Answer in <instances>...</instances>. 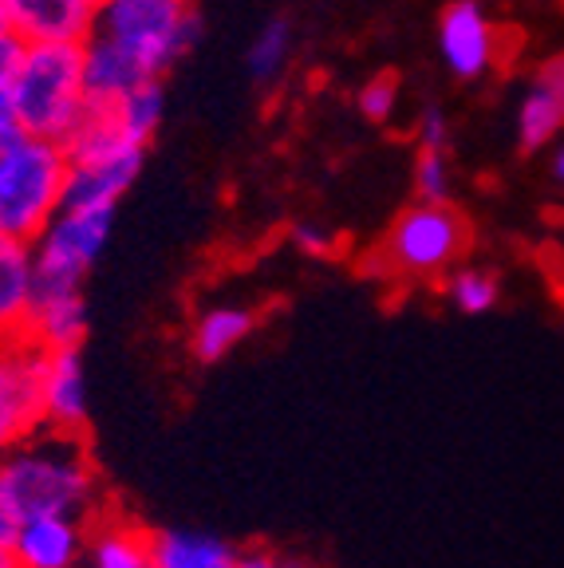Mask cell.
Masks as SVG:
<instances>
[{
	"instance_id": "1",
	"label": "cell",
	"mask_w": 564,
	"mask_h": 568,
	"mask_svg": "<svg viewBox=\"0 0 564 568\" xmlns=\"http://www.w3.org/2000/svg\"><path fill=\"white\" fill-rule=\"evenodd\" d=\"M12 506L24 517H71L95 525L103 517V481L83 435L36 430L9 454H0Z\"/></svg>"
},
{
	"instance_id": "2",
	"label": "cell",
	"mask_w": 564,
	"mask_h": 568,
	"mask_svg": "<svg viewBox=\"0 0 564 568\" xmlns=\"http://www.w3.org/2000/svg\"><path fill=\"white\" fill-rule=\"evenodd\" d=\"M63 142L36 139L20 126L0 131V237L36 245L63 210Z\"/></svg>"
},
{
	"instance_id": "3",
	"label": "cell",
	"mask_w": 564,
	"mask_h": 568,
	"mask_svg": "<svg viewBox=\"0 0 564 568\" xmlns=\"http://www.w3.org/2000/svg\"><path fill=\"white\" fill-rule=\"evenodd\" d=\"M9 83L17 99V126L36 139L68 142L91 111L83 95L80 44H24Z\"/></svg>"
},
{
	"instance_id": "4",
	"label": "cell",
	"mask_w": 564,
	"mask_h": 568,
	"mask_svg": "<svg viewBox=\"0 0 564 568\" xmlns=\"http://www.w3.org/2000/svg\"><path fill=\"white\" fill-rule=\"evenodd\" d=\"M466 248L470 222L462 217V210H454L450 202H415L399 213L387 237L375 245V261H380L383 276L434 281V276L454 273L459 261L466 257Z\"/></svg>"
},
{
	"instance_id": "5",
	"label": "cell",
	"mask_w": 564,
	"mask_h": 568,
	"mask_svg": "<svg viewBox=\"0 0 564 568\" xmlns=\"http://www.w3.org/2000/svg\"><path fill=\"white\" fill-rule=\"evenodd\" d=\"M95 36L115 40L154 80H162V71L202 40V17L190 0H103Z\"/></svg>"
},
{
	"instance_id": "6",
	"label": "cell",
	"mask_w": 564,
	"mask_h": 568,
	"mask_svg": "<svg viewBox=\"0 0 564 568\" xmlns=\"http://www.w3.org/2000/svg\"><path fill=\"white\" fill-rule=\"evenodd\" d=\"M115 230V210H60L36 237L32 301L48 296H80L88 268L103 257Z\"/></svg>"
},
{
	"instance_id": "7",
	"label": "cell",
	"mask_w": 564,
	"mask_h": 568,
	"mask_svg": "<svg viewBox=\"0 0 564 568\" xmlns=\"http://www.w3.org/2000/svg\"><path fill=\"white\" fill-rule=\"evenodd\" d=\"M44 359L32 339H0V454L44 430Z\"/></svg>"
},
{
	"instance_id": "8",
	"label": "cell",
	"mask_w": 564,
	"mask_h": 568,
	"mask_svg": "<svg viewBox=\"0 0 564 568\" xmlns=\"http://www.w3.org/2000/svg\"><path fill=\"white\" fill-rule=\"evenodd\" d=\"M439 52L450 75L482 80L485 71L497 68L502 36H497V24L485 17L477 0H450L439 17Z\"/></svg>"
},
{
	"instance_id": "9",
	"label": "cell",
	"mask_w": 564,
	"mask_h": 568,
	"mask_svg": "<svg viewBox=\"0 0 564 568\" xmlns=\"http://www.w3.org/2000/svg\"><path fill=\"white\" fill-rule=\"evenodd\" d=\"M142 166H147V146H131L111 159L68 162L63 210H115L119 197L139 182Z\"/></svg>"
},
{
	"instance_id": "10",
	"label": "cell",
	"mask_w": 564,
	"mask_h": 568,
	"mask_svg": "<svg viewBox=\"0 0 564 568\" xmlns=\"http://www.w3.org/2000/svg\"><path fill=\"white\" fill-rule=\"evenodd\" d=\"M91 525L71 517H24L9 552L17 568H83Z\"/></svg>"
},
{
	"instance_id": "11",
	"label": "cell",
	"mask_w": 564,
	"mask_h": 568,
	"mask_svg": "<svg viewBox=\"0 0 564 568\" xmlns=\"http://www.w3.org/2000/svg\"><path fill=\"white\" fill-rule=\"evenodd\" d=\"M83 52V95H88L91 111H111L119 106L134 88H142L147 80H154L127 48H119L115 40L91 32L80 44Z\"/></svg>"
},
{
	"instance_id": "12",
	"label": "cell",
	"mask_w": 564,
	"mask_h": 568,
	"mask_svg": "<svg viewBox=\"0 0 564 568\" xmlns=\"http://www.w3.org/2000/svg\"><path fill=\"white\" fill-rule=\"evenodd\" d=\"M4 17L24 44H83L95 32V12L80 0H4Z\"/></svg>"
},
{
	"instance_id": "13",
	"label": "cell",
	"mask_w": 564,
	"mask_h": 568,
	"mask_svg": "<svg viewBox=\"0 0 564 568\" xmlns=\"http://www.w3.org/2000/svg\"><path fill=\"white\" fill-rule=\"evenodd\" d=\"M44 426L63 435L88 430V375L80 352H48L44 359Z\"/></svg>"
},
{
	"instance_id": "14",
	"label": "cell",
	"mask_w": 564,
	"mask_h": 568,
	"mask_svg": "<svg viewBox=\"0 0 564 568\" xmlns=\"http://www.w3.org/2000/svg\"><path fill=\"white\" fill-rule=\"evenodd\" d=\"M32 268L36 253L28 241L0 237V339L24 336L32 312Z\"/></svg>"
},
{
	"instance_id": "15",
	"label": "cell",
	"mask_w": 564,
	"mask_h": 568,
	"mask_svg": "<svg viewBox=\"0 0 564 568\" xmlns=\"http://www.w3.org/2000/svg\"><path fill=\"white\" fill-rule=\"evenodd\" d=\"M24 339H32L40 352H80V344L88 339V301H83V293L32 301Z\"/></svg>"
},
{
	"instance_id": "16",
	"label": "cell",
	"mask_w": 564,
	"mask_h": 568,
	"mask_svg": "<svg viewBox=\"0 0 564 568\" xmlns=\"http://www.w3.org/2000/svg\"><path fill=\"white\" fill-rule=\"evenodd\" d=\"M256 328V312L249 304H213L190 328V355L198 364H221L230 359Z\"/></svg>"
},
{
	"instance_id": "17",
	"label": "cell",
	"mask_w": 564,
	"mask_h": 568,
	"mask_svg": "<svg viewBox=\"0 0 564 568\" xmlns=\"http://www.w3.org/2000/svg\"><path fill=\"white\" fill-rule=\"evenodd\" d=\"M238 549L213 532L150 529V568H233Z\"/></svg>"
},
{
	"instance_id": "18",
	"label": "cell",
	"mask_w": 564,
	"mask_h": 568,
	"mask_svg": "<svg viewBox=\"0 0 564 568\" xmlns=\"http://www.w3.org/2000/svg\"><path fill=\"white\" fill-rule=\"evenodd\" d=\"M83 568H150V529L123 517H99L91 525Z\"/></svg>"
},
{
	"instance_id": "19",
	"label": "cell",
	"mask_w": 564,
	"mask_h": 568,
	"mask_svg": "<svg viewBox=\"0 0 564 568\" xmlns=\"http://www.w3.org/2000/svg\"><path fill=\"white\" fill-rule=\"evenodd\" d=\"M564 131V106L548 95L541 83H530L525 99L517 106V142L521 151H545L548 142Z\"/></svg>"
},
{
	"instance_id": "20",
	"label": "cell",
	"mask_w": 564,
	"mask_h": 568,
	"mask_svg": "<svg viewBox=\"0 0 564 568\" xmlns=\"http://www.w3.org/2000/svg\"><path fill=\"white\" fill-rule=\"evenodd\" d=\"M111 111H115L127 139L139 142V146H150V139L167 123V88H162V80H147L142 88H134L123 103L111 106Z\"/></svg>"
},
{
	"instance_id": "21",
	"label": "cell",
	"mask_w": 564,
	"mask_h": 568,
	"mask_svg": "<svg viewBox=\"0 0 564 568\" xmlns=\"http://www.w3.org/2000/svg\"><path fill=\"white\" fill-rule=\"evenodd\" d=\"M289 55H292V24L281 17H273L261 32H256L253 44H249L245 68L256 83H273L276 75L289 68Z\"/></svg>"
},
{
	"instance_id": "22",
	"label": "cell",
	"mask_w": 564,
	"mask_h": 568,
	"mask_svg": "<svg viewBox=\"0 0 564 568\" xmlns=\"http://www.w3.org/2000/svg\"><path fill=\"white\" fill-rule=\"evenodd\" d=\"M446 301L462 312V316H482L502 301V284L490 268L459 265L446 276Z\"/></svg>"
},
{
	"instance_id": "23",
	"label": "cell",
	"mask_w": 564,
	"mask_h": 568,
	"mask_svg": "<svg viewBox=\"0 0 564 568\" xmlns=\"http://www.w3.org/2000/svg\"><path fill=\"white\" fill-rule=\"evenodd\" d=\"M355 106L367 123H391L399 106V80L395 75H371L360 91H355Z\"/></svg>"
},
{
	"instance_id": "24",
	"label": "cell",
	"mask_w": 564,
	"mask_h": 568,
	"mask_svg": "<svg viewBox=\"0 0 564 568\" xmlns=\"http://www.w3.org/2000/svg\"><path fill=\"white\" fill-rule=\"evenodd\" d=\"M411 178H415L419 202H431V205L450 202V162H446V154L419 151L415 174H411Z\"/></svg>"
},
{
	"instance_id": "25",
	"label": "cell",
	"mask_w": 564,
	"mask_h": 568,
	"mask_svg": "<svg viewBox=\"0 0 564 568\" xmlns=\"http://www.w3.org/2000/svg\"><path fill=\"white\" fill-rule=\"evenodd\" d=\"M289 241H292V248H300L304 257H335V248H340V241H335V233L332 230H324V225H316V222H296L289 230Z\"/></svg>"
},
{
	"instance_id": "26",
	"label": "cell",
	"mask_w": 564,
	"mask_h": 568,
	"mask_svg": "<svg viewBox=\"0 0 564 568\" xmlns=\"http://www.w3.org/2000/svg\"><path fill=\"white\" fill-rule=\"evenodd\" d=\"M415 142L419 151H431V154H446V142H450V123L442 115V106H423L415 119Z\"/></svg>"
},
{
	"instance_id": "27",
	"label": "cell",
	"mask_w": 564,
	"mask_h": 568,
	"mask_svg": "<svg viewBox=\"0 0 564 568\" xmlns=\"http://www.w3.org/2000/svg\"><path fill=\"white\" fill-rule=\"evenodd\" d=\"M533 83H541V88H545L548 95H553L556 103L564 106V52H556L553 60L541 63L537 75H533Z\"/></svg>"
},
{
	"instance_id": "28",
	"label": "cell",
	"mask_w": 564,
	"mask_h": 568,
	"mask_svg": "<svg viewBox=\"0 0 564 568\" xmlns=\"http://www.w3.org/2000/svg\"><path fill=\"white\" fill-rule=\"evenodd\" d=\"M20 55H24V40L12 28H4L0 32V80H12V71L20 68Z\"/></svg>"
},
{
	"instance_id": "29",
	"label": "cell",
	"mask_w": 564,
	"mask_h": 568,
	"mask_svg": "<svg viewBox=\"0 0 564 568\" xmlns=\"http://www.w3.org/2000/svg\"><path fill=\"white\" fill-rule=\"evenodd\" d=\"M17 529H20V514H17V506H12L9 481L0 474V545H9L12 537H17Z\"/></svg>"
},
{
	"instance_id": "30",
	"label": "cell",
	"mask_w": 564,
	"mask_h": 568,
	"mask_svg": "<svg viewBox=\"0 0 564 568\" xmlns=\"http://www.w3.org/2000/svg\"><path fill=\"white\" fill-rule=\"evenodd\" d=\"M276 552L269 549H238V560H233V568H276Z\"/></svg>"
},
{
	"instance_id": "31",
	"label": "cell",
	"mask_w": 564,
	"mask_h": 568,
	"mask_svg": "<svg viewBox=\"0 0 564 568\" xmlns=\"http://www.w3.org/2000/svg\"><path fill=\"white\" fill-rule=\"evenodd\" d=\"M17 126V99H12V83L0 80V131Z\"/></svg>"
},
{
	"instance_id": "32",
	"label": "cell",
	"mask_w": 564,
	"mask_h": 568,
	"mask_svg": "<svg viewBox=\"0 0 564 568\" xmlns=\"http://www.w3.org/2000/svg\"><path fill=\"white\" fill-rule=\"evenodd\" d=\"M553 178L564 186V142L556 146V154H553Z\"/></svg>"
},
{
	"instance_id": "33",
	"label": "cell",
	"mask_w": 564,
	"mask_h": 568,
	"mask_svg": "<svg viewBox=\"0 0 564 568\" xmlns=\"http://www.w3.org/2000/svg\"><path fill=\"white\" fill-rule=\"evenodd\" d=\"M0 568H17V560H12L9 545H0Z\"/></svg>"
},
{
	"instance_id": "34",
	"label": "cell",
	"mask_w": 564,
	"mask_h": 568,
	"mask_svg": "<svg viewBox=\"0 0 564 568\" xmlns=\"http://www.w3.org/2000/svg\"><path fill=\"white\" fill-rule=\"evenodd\" d=\"M276 568H312V565H304V560H292V557H281V560H276Z\"/></svg>"
},
{
	"instance_id": "35",
	"label": "cell",
	"mask_w": 564,
	"mask_h": 568,
	"mask_svg": "<svg viewBox=\"0 0 564 568\" xmlns=\"http://www.w3.org/2000/svg\"><path fill=\"white\" fill-rule=\"evenodd\" d=\"M80 4H83V9H91V12H99V9H103V0H80Z\"/></svg>"
},
{
	"instance_id": "36",
	"label": "cell",
	"mask_w": 564,
	"mask_h": 568,
	"mask_svg": "<svg viewBox=\"0 0 564 568\" xmlns=\"http://www.w3.org/2000/svg\"><path fill=\"white\" fill-rule=\"evenodd\" d=\"M9 28V17H4V0H0V32Z\"/></svg>"
}]
</instances>
